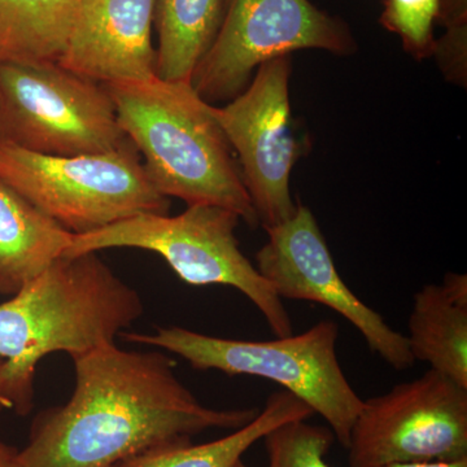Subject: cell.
Wrapping results in <instances>:
<instances>
[{
    "mask_svg": "<svg viewBox=\"0 0 467 467\" xmlns=\"http://www.w3.org/2000/svg\"><path fill=\"white\" fill-rule=\"evenodd\" d=\"M233 467H250V466H247L245 465L244 462H243V461H238V462L235 463V465H234Z\"/></svg>",
    "mask_w": 467,
    "mask_h": 467,
    "instance_id": "cell-25",
    "label": "cell"
},
{
    "mask_svg": "<svg viewBox=\"0 0 467 467\" xmlns=\"http://www.w3.org/2000/svg\"><path fill=\"white\" fill-rule=\"evenodd\" d=\"M265 230L269 239L256 254V267L281 299L313 301L335 310L389 367H413L407 337L389 327L343 281L308 207L297 205L290 220Z\"/></svg>",
    "mask_w": 467,
    "mask_h": 467,
    "instance_id": "cell-11",
    "label": "cell"
},
{
    "mask_svg": "<svg viewBox=\"0 0 467 467\" xmlns=\"http://www.w3.org/2000/svg\"><path fill=\"white\" fill-rule=\"evenodd\" d=\"M269 467H330L326 454L333 447L330 427L292 420L264 436Z\"/></svg>",
    "mask_w": 467,
    "mask_h": 467,
    "instance_id": "cell-18",
    "label": "cell"
},
{
    "mask_svg": "<svg viewBox=\"0 0 467 467\" xmlns=\"http://www.w3.org/2000/svg\"><path fill=\"white\" fill-rule=\"evenodd\" d=\"M438 24L444 29L467 24V0H441Z\"/></svg>",
    "mask_w": 467,
    "mask_h": 467,
    "instance_id": "cell-21",
    "label": "cell"
},
{
    "mask_svg": "<svg viewBox=\"0 0 467 467\" xmlns=\"http://www.w3.org/2000/svg\"><path fill=\"white\" fill-rule=\"evenodd\" d=\"M225 0H158L155 26L159 34L156 77L190 82L216 38Z\"/></svg>",
    "mask_w": 467,
    "mask_h": 467,
    "instance_id": "cell-16",
    "label": "cell"
},
{
    "mask_svg": "<svg viewBox=\"0 0 467 467\" xmlns=\"http://www.w3.org/2000/svg\"><path fill=\"white\" fill-rule=\"evenodd\" d=\"M75 389L32 423L24 467H126L150 451L190 444L213 429H241L259 409L205 407L164 350L116 343L73 356Z\"/></svg>",
    "mask_w": 467,
    "mask_h": 467,
    "instance_id": "cell-1",
    "label": "cell"
},
{
    "mask_svg": "<svg viewBox=\"0 0 467 467\" xmlns=\"http://www.w3.org/2000/svg\"><path fill=\"white\" fill-rule=\"evenodd\" d=\"M386 467H467V459L456 461H425V462L393 463Z\"/></svg>",
    "mask_w": 467,
    "mask_h": 467,
    "instance_id": "cell-24",
    "label": "cell"
},
{
    "mask_svg": "<svg viewBox=\"0 0 467 467\" xmlns=\"http://www.w3.org/2000/svg\"><path fill=\"white\" fill-rule=\"evenodd\" d=\"M432 57L438 61L442 75L451 84L465 88L467 81V24L445 29L436 39Z\"/></svg>",
    "mask_w": 467,
    "mask_h": 467,
    "instance_id": "cell-20",
    "label": "cell"
},
{
    "mask_svg": "<svg viewBox=\"0 0 467 467\" xmlns=\"http://www.w3.org/2000/svg\"><path fill=\"white\" fill-rule=\"evenodd\" d=\"M73 234L0 178V295L12 296L70 247Z\"/></svg>",
    "mask_w": 467,
    "mask_h": 467,
    "instance_id": "cell-14",
    "label": "cell"
},
{
    "mask_svg": "<svg viewBox=\"0 0 467 467\" xmlns=\"http://www.w3.org/2000/svg\"><path fill=\"white\" fill-rule=\"evenodd\" d=\"M140 292L119 279L98 252L63 256L0 303V358L7 362L18 416L34 405L39 361L70 358L116 343L143 315Z\"/></svg>",
    "mask_w": 467,
    "mask_h": 467,
    "instance_id": "cell-2",
    "label": "cell"
},
{
    "mask_svg": "<svg viewBox=\"0 0 467 467\" xmlns=\"http://www.w3.org/2000/svg\"><path fill=\"white\" fill-rule=\"evenodd\" d=\"M0 178L75 235L171 209L131 142L98 155L47 156L0 140Z\"/></svg>",
    "mask_w": 467,
    "mask_h": 467,
    "instance_id": "cell-6",
    "label": "cell"
},
{
    "mask_svg": "<svg viewBox=\"0 0 467 467\" xmlns=\"http://www.w3.org/2000/svg\"><path fill=\"white\" fill-rule=\"evenodd\" d=\"M241 217L211 204L187 205L177 216L144 213L88 234H73L64 256L110 248L155 252L184 284L229 285L260 310L275 337L294 334L281 297L243 254L236 238Z\"/></svg>",
    "mask_w": 467,
    "mask_h": 467,
    "instance_id": "cell-5",
    "label": "cell"
},
{
    "mask_svg": "<svg viewBox=\"0 0 467 467\" xmlns=\"http://www.w3.org/2000/svg\"><path fill=\"white\" fill-rule=\"evenodd\" d=\"M16 395L9 378L7 362L0 358V413L3 410H16Z\"/></svg>",
    "mask_w": 467,
    "mask_h": 467,
    "instance_id": "cell-22",
    "label": "cell"
},
{
    "mask_svg": "<svg viewBox=\"0 0 467 467\" xmlns=\"http://www.w3.org/2000/svg\"><path fill=\"white\" fill-rule=\"evenodd\" d=\"M405 337L416 361L467 389L466 275L448 273L414 295Z\"/></svg>",
    "mask_w": 467,
    "mask_h": 467,
    "instance_id": "cell-13",
    "label": "cell"
},
{
    "mask_svg": "<svg viewBox=\"0 0 467 467\" xmlns=\"http://www.w3.org/2000/svg\"><path fill=\"white\" fill-rule=\"evenodd\" d=\"M379 24L400 36L404 50L423 60L434 54L441 0H384Z\"/></svg>",
    "mask_w": 467,
    "mask_h": 467,
    "instance_id": "cell-19",
    "label": "cell"
},
{
    "mask_svg": "<svg viewBox=\"0 0 467 467\" xmlns=\"http://www.w3.org/2000/svg\"><path fill=\"white\" fill-rule=\"evenodd\" d=\"M0 467H24L20 460V451L11 447L0 439Z\"/></svg>",
    "mask_w": 467,
    "mask_h": 467,
    "instance_id": "cell-23",
    "label": "cell"
},
{
    "mask_svg": "<svg viewBox=\"0 0 467 467\" xmlns=\"http://www.w3.org/2000/svg\"><path fill=\"white\" fill-rule=\"evenodd\" d=\"M0 140L47 156L98 155L130 143L106 86L58 63L0 66Z\"/></svg>",
    "mask_w": 467,
    "mask_h": 467,
    "instance_id": "cell-7",
    "label": "cell"
},
{
    "mask_svg": "<svg viewBox=\"0 0 467 467\" xmlns=\"http://www.w3.org/2000/svg\"><path fill=\"white\" fill-rule=\"evenodd\" d=\"M79 0H0V66L58 63Z\"/></svg>",
    "mask_w": 467,
    "mask_h": 467,
    "instance_id": "cell-15",
    "label": "cell"
},
{
    "mask_svg": "<svg viewBox=\"0 0 467 467\" xmlns=\"http://www.w3.org/2000/svg\"><path fill=\"white\" fill-rule=\"evenodd\" d=\"M349 467L467 459V389L430 368L364 400L348 447Z\"/></svg>",
    "mask_w": 467,
    "mask_h": 467,
    "instance_id": "cell-9",
    "label": "cell"
},
{
    "mask_svg": "<svg viewBox=\"0 0 467 467\" xmlns=\"http://www.w3.org/2000/svg\"><path fill=\"white\" fill-rule=\"evenodd\" d=\"M291 55L261 64L250 85L214 116L238 155L243 183L264 229L290 220L297 205L291 171L303 152L290 104Z\"/></svg>",
    "mask_w": 467,
    "mask_h": 467,
    "instance_id": "cell-10",
    "label": "cell"
},
{
    "mask_svg": "<svg viewBox=\"0 0 467 467\" xmlns=\"http://www.w3.org/2000/svg\"><path fill=\"white\" fill-rule=\"evenodd\" d=\"M300 50L346 57L358 51V43L346 21L310 0H225L220 29L192 85L207 103H227L244 91L261 64Z\"/></svg>",
    "mask_w": 467,
    "mask_h": 467,
    "instance_id": "cell-8",
    "label": "cell"
},
{
    "mask_svg": "<svg viewBox=\"0 0 467 467\" xmlns=\"http://www.w3.org/2000/svg\"><path fill=\"white\" fill-rule=\"evenodd\" d=\"M128 140L142 153L150 182L167 198L218 205L254 229L259 218L214 106L190 82L153 77L104 84Z\"/></svg>",
    "mask_w": 467,
    "mask_h": 467,
    "instance_id": "cell-3",
    "label": "cell"
},
{
    "mask_svg": "<svg viewBox=\"0 0 467 467\" xmlns=\"http://www.w3.org/2000/svg\"><path fill=\"white\" fill-rule=\"evenodd\" d=\"M121 337L175 353L196 370L272 380L324 418L335 439L348 447L364 400L340 367L337 352L339 326L333 319H324L301 334L263 342L209 337L178 326L156 327L150 334L124 331Z\"/></svg>",
    "mask_w": 467,
    "mask_h": 467,
    "instance_id": "cell-4",
    "label": "cell"
},
{
    "mask_svg": "<svg viewBox=\"0 0 467 467\" xmlns=\"http://www.w3.org/2000/svg\"><path fill=\"white\" fill-rule=\"evenodd\" d=\"M158 0H79L58 64L99 84L156 76L152 26Z\"/></svg>",
    "mask_w": 467,
    "mask_h": 467,
    "instance_id": "cell-12",
    "label": "cell"
},
{
    "mask_svg": "<svg viewBox=\"0 0 467 467\" xmlns=\"http://www.w3.org/2000/svg\"><path fill=\"white\" fill-rule=\"evenodd\" d=\"M315 413L308 405L284 389L272 393L265 407L250 423L234 430L225 438L150 451L126 467H233L267 432L292 420H308Z\"/></svg>",
    "mask_w": 467,
    "mask_h": 467,
    "instance_id": "cell-17",
    "label": "cell"
}]
</instances>
